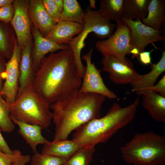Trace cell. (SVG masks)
I'll use <instances>...</instances> for the list:
<instances>
[{
    "mask_svg": "<svg viewBox=\"0 0 165 165\" xmlns=\"http://www.w3.org/2000/svg\"><path fill=\"white\" fill-rule=\"evenodd\" d=\"M82 79L70 48L45 57L35 74L32 85L50 105L79 90Z\"/></svg>",
    "mask_w": 165,
    "mask_h": 165,
    "instance_id": "obj_1",
    "label": "cell"
},
{
    "mask_svg": "<svg viewBox=\"0 0 165 165\" xmlns=\"http://www.w3.org/2000/svg\"><path fill=\"white\" fill-rule=\"evenodd\" d=\"M105 98L100 94L79 90L65 99L50 105L55 125L53 140L68 139L73 131L100 118Z\"/></svg>",
    "mask_w": 165,
    "mask_h": 165,
    "instance_id": "obj_2",
    "label": "cell"
},
{
    "mask_svg": "<svg viewBox=\"0 0 165 165\" xmlns=\"http://www.w3.org/2000/svg\"><path fill=\"white\" fill-rule=\"evenodd\" d=\"M139 101L138 96L132 103L124 107L114 103L105 116L91 120L75 130L72 140L80 147H95L106 142L132 121Z\"/></svg>",
    "mask_w": 165,
    "mask_h": 165,
    "instance_id": "obj_3",
    "label": "cell"
},
{
    "mask_svg": "<svg viewBox=\"0 0 165 165\" xmlns=\"http://www.w3.org/2000/svg\"><path fill=\"white\" fill-rule=\"evenodd\" d=\"M120 150L123 159L129 164H165V137L153 131L136 134Z\"/></svg>",
    "mask_w": 165,
    "mask_h": 165,
    "instance_id": "obj_4",
    "label": "cell"
},
{
    "mask_svg": "<svg viewBox=\"0 0 165 165\" xmlns=\"http://www.w3.org/2000/svg\"><path fill=\"white\" fill-rule=\"evenodd\" d=\"M8 103L10 115L16 119L39 126L43 129L50 125L52 113L50 105L32 84L26 88L14 102Z\"/></svg>",
    "mask_w": 165,
    "mask_h": 165,
    "instance_id": "obj_5",
    "label": "cell"
},
{
    "mask_svg": "<svg viewBox=\"0 0 165 165\" xmlns=\"http://www.w3.org/2000/svg\"><path fill=\"white\" fill-rule=\"evenodd\" d=\"M84 11L83 29L68 44L73 52L76 68L79 72H83L85 69L81 61V53L85 46V41L88 35L93 32L94 36L101 40H105L113 33L116 27V24L101 16L98 10L87 6Z\"/></svg>",
    "mask_w": 165,
    "mask_h": 165,
    "instance_id": "obj_6",
    "label": "cell"
},
{
    "mask_svg": "<svg viewBox=\"0 0 165 165\" xmlns=\"http://www.w3.org/2000/svg\"><path fill=\"white\" fill-rule=\"evenodd\" d=\"M115 32L107 39L97 41L95 44L98 52L103 56L126 57L131 54V32L128 26L121 20L116 21Z\"/></svg>",
    "mask_w": 165,
    "mask_h": 165,
    "instance_id": "obj_7",
    "label": "cell"
},
{
    "mask_svg": "<svg viewBox=\"0 0 165 165\" xmlns=\"http://www.w3.org/2000/svg\"><path fill=\"white\" fill-rule=\"evenodd\" d=\"M121 20L129 27L131 32L130 44L133 47L132 58L138 59L139 53L145 51V47L153 43L165 40L160 31L144 24L140 20H135L123 18Z\"/></svg>",
    "mask_w": 165,
    "mask_h": 165,
    "instance_id": "obj_8",
    "label": "cell"
},
{
    "mask_svg": "<svg viewBox=\"0 0 165 165\" xmlns=\"http://www.w3.org/2000/svg\"><path fill=\"white\" fill-rule=\"evenodd\" d=\"M93 51L92 47L81 58L85 61L86 66L79 90L84 93L100 94L110 99H116L117 95L110 90L104 82L101 74V71L98 69L92 62Z\"/></svg>",
    "mask_w": 165,
    "mask_h": 165,
    "instance_id": "obj_9",
    "label": "cell"
},
{
    "mask_svg": "<svg viewBox=\"0 0 165 165\" xmlns=\"http://www.w3.org/2000/svg\"><path fill=\"white\" fill-rule=\"evenodd\" d=\"M102 71L109 74L110 79L118 84L130 83L140 75L132 62L126 57L103 56L102 60Z\"/></svg>",
    "mask_w": 165,
    "mask_h": 165,
    "instance_id": "obj_10",
    "label": "cell"
},
{
    "mask_svg": "<svg viewBox=\"0 0 165 165\" xmlns=\"http://www.w3.org/2000/svg\"><path fill=\"white\" fill-rule=\"evenodd\" d=\"M21 50L15 40L12 54L6 64L5 81L0 94L9 103L15 101L18 94Z\"/></svg>",
    "mask_w": 165,
    "mask_h": 165,
    "instance_id": "obj_11",
    "label": "cell"
},
{
    "mask_svg": "<svg viewBox=\"0 0 165 165\" xmlns=\"http://www.w3.org/2000/svg\"><path fill=\"white\" fill-rule=\"evenodd\" d=\"M28 1L14 0V14L10 21L17 36L19 46L22 50L31 41L30 20L28 12Z\"/></svg>",
    "mask_w": 165,
    "mask_h": 165,
    "instance_id": "obj_12",
    "label": "cell"
},
{
    "mask_svg": "<svg viewBox=\"0 0 165 165\" xmlns=\"http://www.w3.org/2000/svg\"><path fill=\"white\" fill-rule=\"evenodd\" d=\"M34 47L31 54L32 67L35 74L42 60L49 53L70 48L68 45H59L46 39L34 26L31 30Z\"/></svg>",
    "mask_w": 165,
    "mask_h": 165,
    "instance_id": "obj_13",
    "label": "cell"
},
{
    "mask_svg": "<svg viewBox=\"0 0 165 165\" xmlns=\"http://www.w3.org/2000/svg\"><path fill=\"white\" fill-rule=\"evenodd\" d=\"M151 71L143 75H140L130 83L132 91L138 96H142L153 86L159 76L165 71V51L162 52L159 61L156 64H150Z\"/></svg>",
    "mask_w": 165,
    "mask_h": 165,
    "instance_id": "obj_14",
    "label": "cell"
},
{
    "mask_svg": "<svg viewBox=\"0 0 165 165\" xmlns=\"http://www.w3.org/2000/svg\"><path fill=\"white\" fill-rule=\"evenodd\" d=\"M28 12L34 26L44 37L51 31L57 23L48 13L41 0L28 1Z\"/></svg>",
    "mask_w": 165,
    "mask_h": 165,
    "instance_id": "obj_15",
    "label": "cell"
},
{
    "mask_svg": "<svg viewBox=\"0 0 165 165\" xmlns=\"http://www.w3.org/2000/svg\"><path fill=\"white\" fill-rule=\"evenodd\" d=\"M83 25L73 22L59 20L51 31L45 37L59 45L69 44L74 37L79 35Z\"/></svg>",
    "mask_w": 165,
    "mask_h": 165,
    "instance_id": "obj_16",
    "label": "cell"
},
{
    "mask_svg": "<svg viewBox=\"0 0 165 165\" xmlns=\"http://www.w3.org/2000/svg\"><path fill=\"white\" fill-rule=\"evenodd\" d=\"M31 43L28 42L22 49L20 64L19 87L16 99L29 85L32 84L35 73L32 67Z\"/></svg>",
    "mask_w": 165,
    "mask_h": 165,
    "instance_id": "obj_17",
    "label": "cell"
},
{
    "mask_svg": "<svg viewBox=\"0 0 165 165\" xmlns=\"http://www.w3.org/2000/svg\"><path fill=\"white\" fill-rule=\"evenodd\" d=\"M10 117L13 123L19 127L17 132L29 145L34 153L38 152V145H44L48 141L42 135V130L43 129L41 127L27 123L11 116Z\"/></svg>",
    "mask_w": 165,
    "mask_h": 165,
    "instance_id": "obj_18",
    "label": "cell"
},
{
    "mask_svg": "<svg viewBox=\"0 0 165 165\" xmlns=\"http://www.w3.org/2000/svg\"><path fill=\"white\" fill-rule=\"evenodd\" d=\"M141 105L152 119L161 123L165 122V97L152 90L142 96Z\"/></svg>",
    "mask_w": 165,
    "mask_h": 165,
    "instance_id": "obj_19",
    "label": "cell"
},
{
    "mask_svg": "<svg viewBox=\"0 0 165 165\" xmlns=\"http://www.w3.org/2000/svg\"><path fill=\"white\" fill-rule=\"evenodd\" d=\"M80 148L72 140H53L44 145L41 153L68 158Z\"/></svg>",
    "mask_w": 165,
    "mask_h": 165,
    "instance_id": "obj_20",
    "label": "cell"
},
{
    "mask_svg": "<svg viewBox=\"0 0 165 165\" xmlns=\"http://www.w3.org/2000/svg\"><path fill=\"white\" fill-rule=\"evenodd\" d=\"M165 2L150 0L146 17L142 22L145 25L159 31L165 20Z\"/></svg>",
    "mask_w": 165,
    "mask_h": 165,
    "instance_id": "obj_21",
    "label": "cell"
},
{
    "mask_svg": "<svg viewBox=\"0 0 165 165\" xmlns=\"http://www.w3.org/2000/svg\"><path fill=\"white\" fill-rule=\"evenodd\" d=\"M150 0H123V18L142 22L146 17Z\"/></svg>",
    "mask_w": 165,
    "mask_h": 165,
    "instance_id": "obj_22",
    "label": "cell"
},
{
    "mask_svg": "<svg viewBox=\"0 0 165 165\" xmlns=\"http://www.w3.org/2000/svg\"><path fill=\"white\" fill-rule=\"evenodd\" d=\"M64 8L60 20L75 22L83 25L85 13L76 0H64Z\"/></svg>",
    "mask_w": 165,
    "mask_h": 165,
    "instance_id": "obj_23",
    "label": "cell"
},
{
    "mask_svg": "<svg viewBox=\"0 0 165 165\" xmlns=\"http://www.w3.org/2000/svg\"><path fill=\"white\" fill-rule=\"evenodd\" d=\"M123 0H101L98 10L101 16L109 20L117 21L123 18Z\"/></svg>",
    "mask_w": 165,
    "mask_h": 165,
    "instance_id": "obj_24",
    "label": "cell"
},
{
    "mask_svg": "<svg viewBox=\"0 0 165 165\" xmlns=\"http://www.w3.org/2000/svg\"><path fill=\"white\" fill-rule=\"evenodd\" d=\"M95 147H80L67 159L63 165H89L93 160Z\"/></svg>",
    "mask_w": 165,
    "mask_h": 165,
    "instance_id": "obj_25",
    "label": "cell"
},
{
    "mask_svg": "<svg viewBox=\"0 0 165 165\" xmlns=\"http://www.w3.org/2000/svg\"><path fill=\"white\" fill-rule=\"evenodd\" d=\"M15 128V124L10 118L8 103L0 93V130L10 133Z\"/></svg>",
    "mask_w": 165,
    "mask_h": 165,
    "instance_id": "obj_26",
    "label": "cell"
},
{
    "mask_svg": "<svg viewBox=\"0 0 165 165\" xmlns=\"http://www.w3.org/2000/svg\"><path fill=\"white\" fill-rule=\"evenodd\" d=\"M68 158L38 152L31 159V165H62Z\"/></svg>",
    "mask_w": 165,
    "mask_h": 165,
    "instance_id": "obj_27",
    "label": "cell"
},
{
    "mask_svg": "<svg viewBox=\"0 0 165 165\" xmlns=\"http://www.w3.org/2000/svg\"><path fill=\"white\" fill-rule=\"evenodd\" d=\"M43 6L49 15L54 20L58 22L61 13L59 11L54 0H42Z\"/></svg>",
    "mask_w": 165,
    "mask_h": 165,
    "instance_id": "obj_28",
    "label": "cell"
},
{
    "mask_svg": "<svg viewBox=\"0 0 165 165\" xmlns=\"http://www.w3.org/2000/svg\"><path fill=\"white\" fill-rule=\"evenodd\" d=\"M18 149L14 150L13 154H6L0 150V165H10L19 160L22 156Z\"/></svg>",
    "mask_w": 165,
    "mask_h": 165,
    "instance_id": "obj_29",
    "label": "cell"
},
{
    "mask_svg": "<svg viewBox=\"0 0 165 165\" xmlns=\"http://www.w3.org/2000/svg\"><path fill=\"white\" fill-rule=\"evenodd\" d=\"M14 12V9L12 4L0 8V21L7 23L10 22Z\"/></svg>",
    "mask_w": 165,
    "mask_h": 165,
    "instance_id": "obj_30",
    "label": "cell"
},
{
    "mask_svg": "<svg viewBox=\"0 0 165 165\" xmlns=\"http://www.w3.org/2000/svg\"><path fill=\"white\" fill-rule=\"evenodd\" d=\"M7 36L3 29L0 27V52L7 56L8 49Z\"/></svg>",
    "mask_w": 165,
    "mask_h": 165,
    "instance_id": "obj_31",
    "label": "cell"
},
{
    "mask_svg": "<svg viewBox=\"0 0 165 165\" xmlns=\"http://www.w3.org/2000/svg\"><path fill=\"white\" fill-rule=\"evenodd\" d=\"M165 97V75H163L156 85L150 89Z\"/></svg>",
    "mask_w": 165,
    "mask_h": 165,
    "instance_id": "obj_32",
    "label": "cell"
},
{
    "mask_svg": "<svg viewBox=\"0 0 165 165\" xmlns=\"http://www.w3.org/2000/svg\"><path fill=\"white\" fill-rule=\"evenodd\" d=\"M153 51V49L148 51H144L140 53L139 55L138 60L143 64L148 65L151 64V53Z\"/></svg>",
    "mask_w": 165,
    "mask_h": 165,
    "instance_id": "obj_33",
    "label": "cell"
},
{
    "mask_svg": "<svg viewBox=\"0 0 165 165\" xmlns=\"http://www.w3.org/2000/svg\"><path fill=\"white\" fill-rule=\"evenodd\" d=\"M0 150L7 154L13 153L14 150H12L8 146L7 143L2 135L0 130Z\"/></svg>",
    "mask_w": 165,
    "mask_h": 165,
    "instance_id": "obj_34",
    "label": "cell"
},
{
    "mask_svg": "<svg viewBox=\"0 0 165 165\" xmlns=\"http://www.w3.org/2000/svg\"><path fill=\"white\" fill-rule=\"evenodd\" d=\"M6 63L0 56V93L4 83Z\"/></svg>",
    "mask_w": 165,
    "mask_h": 165,
    "instance_id": "obj_35",
    "label": "cell"
},
{
    "mask_svg": "<svg viewBox=\"0 0 165 165\" xmlns=\"http://www.w3.org/2000/svg\"><path fill=\"white\" fill-rule=\"evenodd\" d=\"M31 159V157L29 155H23L19 160L10 165H26L30 161Z\"/></svg>",
    "mask_w": 165,
    "mask_h": 165,
    "instance_id": "obj_36",
    "label": "cell"
},
{
    "mask_svg": "<svg viewBox=\"0 0 165 165\" xmlns=\"http://www.w3.org/2000/svg\"><path fill=\"white\" fill-rule=\"evenodd\" d=\"M59 11L61 13L64 8V0H54Z\"/></svg>",
    "mask_w": 165,
    "mask_h": 165,
    "instance_id": "obj_37",
    "label": "cell"
},
{
    "mask_svg": "<svg viewBox=\"0 0 165 165\" xmlns=\"http://www.w3.org/2000/svg\"><path fill=\"white\" fill-rule=\"evenodd\" d=\"M13 0H0V8L13 3Z\"/></svg>",
    "mask_w": 165,
    "mask_h": 165,
    "instance_id": "obj_38",
    "label": "cell"
},
{
    "mask_svg": "<svg viewBox=\"0 0 165 165\" xmlns=\"http://www.w3.org/2000/svg\"><path fill=\"white\" fill-rule=\"evenodd\" d=\"M89 2L90 3L89 7L92 9H96V1L94 0H90Z\"/></svg>",
    "mask_w": 165,
    "mask_h": 165,
    "instance_id": "obj_39",
    "label": "cell"
},
{
    "mask_svg": "<svg viewBox=\"0 0 165 165\" xmlns=\"http://www.w3.org/2000/svg\"></svg>",
    "mask_w": 165,
    "mask_h": 165,
    "instance_id": "obj_40",
    "label": "cell"
},
{
    "mask_svg": "<svg viewBox=\"0 0 165 165\" xmlns=\"http://www.w3.org/2000/svg\"></svg>",
    "mask_w": 165,
    "mask_h": 165,
    "instance_id": "obj_41",
    "label": "cell"
}]
</instances>
